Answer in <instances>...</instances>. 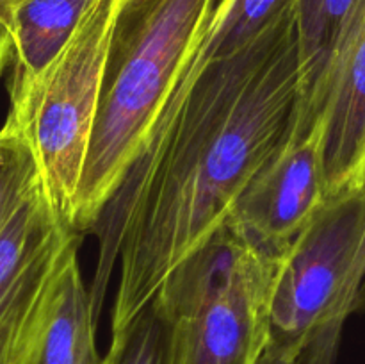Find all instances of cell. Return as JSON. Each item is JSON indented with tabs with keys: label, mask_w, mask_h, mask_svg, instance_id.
<instances>
[{
	"label": "cell",
	"mask_w": 365,
	"mask_h": 364,
	"mask_svg": "<svg viewBox=\"0 0 365 364\" xmlns=\"http://www.w3.org/2000/svg\"><path fill=\"white\" fill-rule=\"evenodd\" d=\"M302 98L296 11L209 64L153 125L89 231L98 238L89 285L98 316L120 268L110 334L138 320L168 277L227 223L235 200L296 131Z\"/></svg>",
	"instance_id": "1"
},
{
	"label": "cell",
	"mask_w": 365,
	"mask_h": 364,
	"mask_svg": "<svg viewBox=\"0 0 365 364\" xmlns=\"http://www.w3.org/2000/svg\"><path fill=\"white\" fill-rule=\"evenodd\" d=\"M220 0H121L73 231L93 225L141 156L164 100Z\"/></svg>",
	"instance_id": "2"
},
{
	"label": "cell",
	"mask_w": 365,
	"mask_h": 364,
	"mask_svg": "<svg viewBox=\"0 0 365 364\" xmlns=\"http://www.w3.org/2000/svg\"><path fill=\"white\" fill-rule=\"evenodd\" d=\"M284 253L225 223L187 257L150 305L164 328V364H259Z\"/></svg>",
	"instance_id": "3"
},
{
	"label": "cell",
	"mask_w": 365,
	"mask_h": 364,
	"mask_svg": "<svg viewBox=\"0 0 365 364\" xmlns=\"http://www.w3.org/2000/svg\"><path fill=\"white\" fill-rule=\"evenodd\" d=\"M120 7L121 0H93L63 50L24 91L9 98L7 114L20 121L43 189L70 228Z\"/></svg>",
	"instance_id": "4"
},
{
	"label": "cell",
	"mask_w": 365,
	"mask_h": 364,
	"mask_svg": "<svg viewBox=\"0 0 365 364\" xmlns=\"http://www.w3.org/2000/svg\"><path fill=\"white\" fill-rule=\"evenodd\" d=\"M365 228V184L328 198L282 257L271 298L269 346L299 364H334L335 314Z\"/></svg>",
	"instance_id": "5"
},
{
	"label": "cell",
	"mask_w": 365,
	"mask_h": 364,
	"mask_svg": "<svg viewBox=\"0 0 365 364\" xmlns=\"http://www.w3.org/2000/svg\"><path fill=\"white\" fill-rule=\"evenodd\" d=\"M81 238L39 178L0 234V364H38L61 268Z\"/></svg>",
	"instance_id": "6"
},
{
	"label": "cell",
	"mask_w": 365,
	"mask_h": 364,
	"mask_svg": "<svg viewBox=\"0 0 365 364\" xmlns=\"http://www.w3.org/2000/svg\"><path fill=\"white\" fill-rule=\"evenodd\" d=\"M328 202L323 123L292 132L235 200L227 223L253 241L287 250Z\"/></svg>",
	"instance_id": "7"
},
{
	"label": "cell",
	"mask_w": 365,
	"mask_h": 364,
	"mask_svg": "<svg viewBox=\"0 0 365 364\" xmlns=\"http://www.w3.org/2000/svg\"><path fill=\"white\" fill-rule=\"evenodd\" d=\"M321 118L328 198L365 184V0L337 43L323 86L299 128Z\"/></svg>",
	"instance_id": "8"
},
{
	"label": "cell",
	"mask_w": 365,
	"mask_h": 364,
	"mask_svg": "<svg viewBox=\"0 0 365 364\" xmlns=\"http://www.w3.org/2000/svg\"><path fill=\"white\" fill-rule=\"evenodd\" d=\"M93 0H11V96L24 91L63 50Z\"/></svg>",
	"instance_id": "9"
},
{
	"label": "cell",
	"mask_w": 365,
	"mask_h": 364,
	"mask_svg": "<svg viewBox=\"0 0 365 364\" xmlns=\"http://www.w3.org/2000/svg\"><path fill=\"white\" fill-rule=\"evenodd\" d=\"M78 246L61 268L38 364H102L96 350L98 313L82 278Z\"/></svg>",
	"instance_id": "10"
},
{
	"label": "cell",
	"mask_w": 365,
	"mask_h": 364,
	"mask_svg": "<svg viewBox=\"0 0 365 364\" xmlns=\"http://www.w3.org/2000/svg\"><path fill=\"white\" fill-rule=\"evenodd\" d=\"M359 0H298V45L303 71L299 118H305L323 86L337 43Z\"/></svg>",
	"instance_id": "11"
},
{
	"label": "cell",
	"mask_w": 365,
	"mask_h": 364,
	"mask_svg": "<svg viewBox=\"0 0 365 364\" xmlns=\"http://www.w3.org/2000/svg\"><path fill=\"white\" fill-rule=\"evenodd\" d=\"M39 181L38 164L20 121L7 114L0 127V234Z\"/></svg>",
	"instance_id": "12"
},
{
	"label": "cell",
	"mask_w": 365,
	"mask_h": 364,
	"mask_svg": "<svg viewBox=\"0 0 365 364\" xmlns=\"http://www.w3.org/2000/svg\"><path fill=\"white\" fill-rule=\"evenodd\" d=\"M102 364H164V328L152 307L125 330L110 334Z\"/></svg>",
	"instance_id": "13"
},
{
	"label": "cell",
	"mask_w": 365,
	"mask_h": 364,
	"mask_svg": "<svg viewBox=\"0 0 365 364\" xmlns=\"http://www.w3.org/2000/svg\"><path fill=\"white\" fill-rule=\"evenodd\" d=\"M365 278V228L362 239H360L359 250H356L355 261H353L351 271H349L348 282H346L344 293H342V298L339 302L337 314H335V328H337L339 334L342 335V328H344L346 320L351 316L353 310L359 307L360 302V293H362V284Z\"/></svg>",
	"instance_id": "14"
},
{
	"label": "cell",
	"mask_w": 365,
	"mask_h": 364,
	"mask_svg": "<svg viewBox=\"0 0 365 364\" xmlns=\"http://www.w3.org/2000/svg\"><path fill=\"white\" fill-rule=\"evenodd\" d=\"M259 364H299V357L291 352H284V350L267 346L266 353H264Z\"/></svg>",
	"instance_id": "15"
},
{
	"label": "cell",
	"mask_w": 365,
	"mask_h": 364,
	"mask_svg": "<svg viewBox=\"0 0 365 364\" xmlns=\"http://www.w3.org/2000/svg\"><path fill=\"white\" fill-rule=\"evenodd\" d=\"M11 64V38L6 25L0 24V77H2L6 66Z\"/></svg>",
	"instance_id": "16"
},
{
	"label": "cell",
	"mask_w": 365,
	"mask_h": 364,
	"mask_svg": "<svg viewBox=\"0 0 365 364\" xmlns=\"http://www.w3.org/2000/svg\"><path fill=\"white\" fill-rule=\"evenodd\" d=\"M11 0H0V24L7 27V9H9Z\"/></svg>",
	"instance_id": "17"
}]
</instances>
